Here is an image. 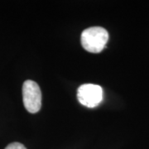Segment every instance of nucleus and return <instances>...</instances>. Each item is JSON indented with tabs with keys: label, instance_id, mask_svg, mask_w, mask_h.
Here are the masks:
<instances>
[{
	"label": "nucleus",
	"instance_id": "nucleus-1",
	"mask_svg": "<svg viewBox=\"0 0 149 149\" xmlns=\"http://www.w3.org/2000/svg\"><path fill=\"white\" fill-rule=\"evenodd\" d=\"M109 33L101 27H89L81 33L80 42L85 51L91 53H100L106 47Z\"/></svg>",
	"mask_w": 149,
	"mask_h": 149
},
{
	"label": "nucleus",
	"instance_id": "nucleus-2",
	"mask_svg": "<svg viewBox=\"0 0 149 149\" xmlns=\"http://www.w3.org/2000/svg\"><path fill=\"white\" fill-rule=\"evenodd\" d=\"M22 100L25 109L36 113L42 107V92L39 85L33 80H26L22 85Z\"/></svg>",
	"mask_w": 149,
	"mask_h": 149
},
{
	"label": "nucleus",
	"instance_id": "nucleus-3",
	"mask_svg": "<svg viewBox=\"0 0 149 149\" xmlns=\"http://www.w3.org/2000/svg\"><path fill=\"white\" fill-rule=\"evenodd\" d=\"M77 99L87 108L97 107L103 100V89L101 86L93 84L80 85L77 91Z\"/></svg>",
	"mask_w": 149,
	"mask_h": 149
},
{
	"label": "nucleus",
	"instance_id": "nucleus-4",
	"mask_svg": "<svg viewBox=\"0 0 149 149\" xmlns=\"http://www.w3.org/2000/svg\"><path fill=\"white\" fill-rule=\"evenodd\" d=\"M5 149H27L26 147L23 145V144L20 143H12L8 144Z\"/></svg>",
	"mask_w": 149,
	"mask_h": 149
}]
</instances>
